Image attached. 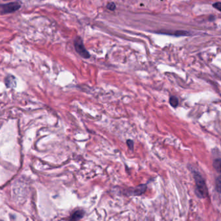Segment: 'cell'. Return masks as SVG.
Here are the masks:
<instances>
[{
    "label": "cell",
    "instance_id": "obj_1",
    "mask_svg": "<svg viewBox=\"0 0 221 221\" xmlns=\"http://www.w3.org/2000/svg\"><path fill=\"white\" fill-rule=\"evenodd\" d=\"M191 172L196 184L195 193L199 198L204 199L208 193V188H207L204 178L202 176L200 172L196 170H192Z\"/></svg>",
    "mask_w": 221,
    "mask_h": 221
},
{
    "label": "cell",
    "instance_id": "obj_2",
    "mask_svg": "<svg viewBox=\"0 0 221 221\" xmlns=\"http://www.w3.org/2000/svg\"><path fill=\"white\" fill-rule=\"evenodd\" d=\"M74 47L77 53L81 56V57L88 59L90 58V54L89 52L86 50L83 44V41L80 36H77L74 40Z\"/></svg>",
    "mask_w": 221,
    "mask_h": 221
},
{
    "label": "cell",
    "instance_id": "obj_3",
    "mask_svg": "<svg viewBox=\"0 0 221 221\" xmlns=\"http://www.w3.org/2000/svg\"><path fill=\"white\" fill-rule=\"evenodd\" d=\"M21 8V3L18 2H11L6 4H0V15H4L13 13Z\"/></svg>",
    "mask_w": 221,
    "mask_h": 221
},
{
    "label": "cell",
    "instance_id": "obj_4",
    "mask_svg": "<svg viewBox=\"0 0 221 221\" xmlns=\"http://www.w3.org/2000/svg\"><path fill=\"white\" fill-rule=\"evenodd\" d=\"M147 190L146 184H141L134 187H130L126 191L125 194L128 195H141Z\"/></svg>",
    "mask_w": 221,
    "mask_h": 221
},
{
    "label": "cell",
    "instance_id": "obj_5",
    "mask_svg": "<svg viewBox=\"0 0 221 221\" xmlns=\"http://www.w3.org/2000/svg\"><path fill=\"white\" fill-rule=\"evenodd\" d=\"M84 215V211L83 210H77L70 217L68 221H79L81 219Z\"/></svg>",
    "mask_w": 221,
    "mask_h": 221
},
{
    "label": "cell",
    "instance_id": "obj_6",
    "mask_svg": "<svg viewBox=\"0 0 221 221\" xmlns=\"http://www.w3.org/2000/svg\"><path fill=\"white\" fill-rule=\"evenodd\" d=\"M159 33L169 34V35H172V36H188L191 34L190 32L187 31H176L175 32H172V33H171V32H159Z\"/></svg>",
    "mask_w": 221,
    "mask_h": 221
},
{
    "label": "cell",
    "instance_id": "obj_7",
    "mask_svg": "<svg viewBox=\"0 0 221 221\" xmlns=\"http://www.w3.org/2000/svg\"><path fill=\"white\" fill-rule=\"evenodd\" d=\"M220 163H221V159L220 156L217 158H215L213 160V166L215 168V170L217 171L219 173H220Z\"/></svg>",
    "mask_w": 221,
    "mask_h": 221
},
{
    "label": "cell",
    "instance_id": "obj_8",
    "mask_svg": "<svg viewBox=\"0 0 221 221\" xmlns=\"http://www.w3.org/2000/svg\"><path fill=\"white\" fill-rule=\"evenodd\" d=\"M169 103L172 107H176L179 104V101L176 96H171L169 98Z\"/></svg>",
    "mask_w": 221,
    "mask_h": 221
},
{
    "label": "cell",
    "instance_id": "obj_9",
    "mask_svg": "<svg viewBox=\"0 0 221 221\" xmlns=\"http://www.w3.org/2000/svg\"><path fill=\"white\" fill-rule=\"evenodd\" d=\"M220 186H221L220 177L219 176L217 178H216V188H217V190L219 193H220Z\"/></svg>",
    "mask_w": 221,
    "mask_h": 221
},
{
    "label": "cell",
    "instance_id": "obj_10",
    "mask_svg": "<svg viewBox=\"0 0 221 221\" xmlns=\"http://www.w3.org/2000/svg\"><path fill=\"white\" fill-rule=\"evenodd\" d=\"M106 8L108 9H109L110 11H115V9L116 8V4L114 2H110V3H109L107 4Z\"/></svg>",
    "mask_w": 221,
    "mask_h": 221
},
{
    "label": "cell",
    "instance_id": "obj_11",
    "mask_svg": "<svg viewBox=\"0 0 221 221\" xmlns=\"http://www.w3.org/2000/svg\"><path fill=\"white\" fill-rule=\"evenodd\" d=\"M126 145L131 151H134V141L130 139L126 140Z\"/></svg>",
    "mask_w": 221,
    "mask_h": 221
},
{
    "label": "cell",
    "instance_id": "obj_12",
    "mask_svg": "<svg viewBox=\"0 0 221 221\" xmlns=\"http://www.w3.org/2000/svg\"><path fill=\"white\" fill-rule=\"evenodd\" d=\"M213 7L218 10L219 11H221V3L220 2H216L215 3L213 4Z\"/></svg>",
    "mask_w": 221,
    "mask_h": 221
},
{
    "label": "cell",
    "instance_id": "obj_13",
    "mask_svg": "<svg viewBox=\"0 0 221 221\" xmlns=\"http://www.w3.org/2000/svg\"><path fill=\"white\" fill-rule=\"evenodd\" d=\"M5 1H6V0H5Z\"/></svg>",
    "mask_w": 221,
    "mask_h": 221
}]
</instances>
